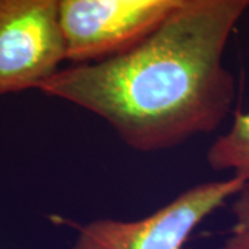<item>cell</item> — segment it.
<instances>
[{"mask_svg": "<svg viewBox=\"0 0 249 249\" xmlns=\"http://www.w3.org/2000/svg\"><path fill=\"white\" fill-rule=\"evenodd\" d=\"M206 162L213 170L229 172L249 186V111L237 114L230 129L211 144Z\"/></svg>", "mask_w": 249, "mask_h": 249, "instance_id": "5", "label": "cell"}, {"mask_svg": "<svg viewBox=\"0 0 249 249\" xmlns=\"http://www.w3.org/2000/svg\"><path fill=\"white\" fill-rule=\"evenodd\" d=\"M127 9L147 11H173L184 0H115Z\"/></svg>", "mask_w": 249, "mask_h": 249, "instance_id": "7", "label": "cell"}, {"mask_svg": "<svg viewBox=\"0 0 249 249\" xmlns=\"http://www.w3.org/2000/svg\"><path fill=\"white\" fill-rule=\"evenodd\" d=\"M245 186L229 176L190 187L139 220H93L80 227L71 249H186L196 227Z\"/></svg>", "mask_w": 249, "mask_h": 249, "instance_id": "2", "label": "cell"}, {"mask_svg": "<svg viewBox=\"0 0 249 249\" xmlns=\"http://www.w3.org/2000/svg\"><path fill=\"white\" fill-rule=\"evenodd\" d=\"M61 0H0V97L39 86L67 61Z\"/></svg>", "mask_w": 249, "mask_h": 249, "instance_id": "3", "label": "cell"}, {"mask_svg": "<svg viewBox=\"0 0 249 249\" xmlns=\"http://www.w3.org/2000/svg\"><path fill=\"white\" fill-rule=\"evenodd\" d=\"M172 11L127 9L115 0H61L67 61L101 60L136 45Z\"/></svg>", "mask_w": 249, "mask_h": 249, "instance_id": "4", "label": "cell"}, {"mask_svg": "<svg viewBox=\"0 0 249 249\" xmlns=\"http://www.w3.org/2000/svg\"><path fill=\"white\" fill-rule=\"evenodd\" d=\"M249 0H184L121 53L60 68L39 91L107 122L139 152L214 132L230 114L235 79L224 65Z\"/></svg>", "mask_w": 249, "mask_h": 249, "instance_id": "1", "label": "cell"}, {"mask_svg": "<svg viewBox=\"0 0 249 249\" xmlns=\"http://www.w3.org/2000/svg\"><path fill=\"white\" fill-rule=\"evenodd\" d=\"M234 223L229 237L219 249H249V186L234 196Z\"/></svg>", "mask_w": 249, "mask_h": 249, "instance_id": "6", "label": "cell"}]
</instances>
